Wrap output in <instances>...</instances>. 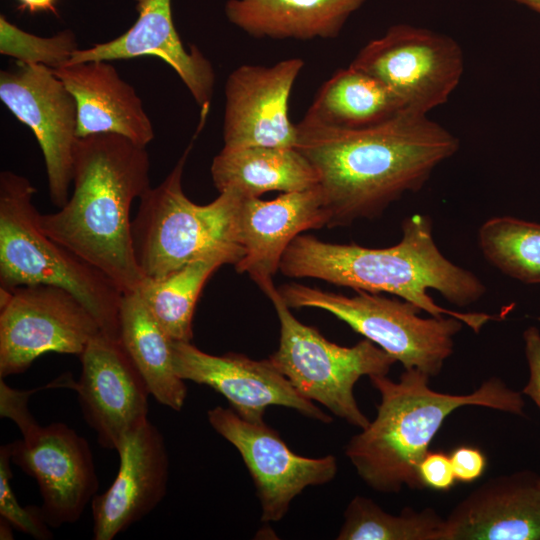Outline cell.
<instances>
[{"label":"cell","mask_w":540,"mask_h":540,"mask_svg":"<svg viewBox=\"0 0 540 540\" xmlns=\"http://www.w3.org/2000/svg\"><path fill=\"white\" fill-rule=\"evenodd\" d=\"M296 127V149L319 176L328 227L380 215L405 193L419 191L460 146L445 127L410 110L358 129L305 119Z\"/></svg>","instance_id":"1"},{"label":"cell","mask_w":540,"mask_h":540,"mask_svg":"<svg viewBox=\"0 0 540 540\" xmlns=\"http://www.w3.org/2000/svg\"><path fill=\"white\" fill-rule=\"evenodd\" d=\"M146 147L112 133L78 138L68 201L58 212L38 215L50 238L104 273L123 294L137 292L145 279L130 209L151 187Z\"/></svg>","instance_id":"2"},{"label":"cell","mask_w":540,"mask_h":540,"mask_svg":"<svg viewBox=\"0 0 540 540\" xmlns=\"http://www.w3.org/2000/svg\"><path fill=\"white\" fill-rule=\"evenodd\" d=\"M402 239L387 248L333 244L311 235H298L285 250L279 270L294 278H316L356 291L393 294L431 316H453L475 333L495 317L463 313L435 303L428 290L438 291L449 302L468 306L486 292L472 272L448 260L437 247L432 221L413 214L402 223Z\"/></svg>","instance_id":"3"},{"label":"cell","mask_w":540,"mask_h":540,"mask_svg":"<svg viewBox=\"0 0 540 540\" xmlns=\"http://www.w3.org/2000/svg\"><path fill=\"white\" fill-rule=\"evenodd\" d=\"M430 376L405 369L398 382L387 375L369 377L380 394L377 415L345 447L360 478L373 490L397 493L404 486L424 489L419 465L444 420L464 406H480L523 415L522 393L492 377L468 394L437 392Z\"/></svg>","instance_id":"4"},{"label":"cell","mask_w":540,"mask_h":540,"mask_svg":"<svg viewBox=\"0 0 540 540\" xmlns=\"http://www.w3.org/2000/svg\"><path fill=\"white\" fill-rule=\"evenodd\" d=\"M206 116L201 114L197 133L167 177L139 198L132 220V239L145 278H163L210 254H224L234 265L244 255L240 212L245 197L227 190L214 201L199 205L183 191L184 166Z\"/></svg>","instance_id":"5"},{"label":"cell","mask_w":540,"mask_h":540,"mask_svg":"<svg viewBox=\"0 0 540 540\" xmlns=\"http://www.w3.org/2000/svg\"><path fill=\"white\" fill-rule=\"evenodd\" d=\"M35 193L26 177L0 173V288L62 287L86 306L104 334L119 340L123 293L104 273L41 229L32 200Z\"/></svg>","instance_id":"6"},{"label":"cell","mask_w":540,"mask_h":540,"mask_svg":"<svg viewBox=\"0 0 540 540\" xmlns=\"http://www.w3.org/2000/svg\"><path fill=\"white\" fill-rule=\"evenodd\" d=\"M265 294L280 321L279 347L268 359L303 397L364 429L370 421L357 404L354 385L362 376L387 375L396 360L368 339L352 347L328 341L293 316L275 286Z\"/></svg>","instance_id":"7"},{"label":"cell","mask_w":540,"mask_h":540,"mask_svg":"<svg viewBox=\"0 0 540 540\" xmlns=\"http://www.w3.org/2000/svg\"><path fill=\"white\" fill-rule=\"evenodd\" d=\"M278 290L289 308L325 310L379 346L405 369H418L430 377L441 372L453 353L454 336L463 326L453 316L422 318V310L409 301L365 291L348 297L295 282Z\"/></svg>","instance_id":"8"},{"label":"cell","mask_w":540,"mask_h":540,"mask_svg":"<svg viewBox=\"0 0 540 540\" xmlns=\"http://www.w3.org/2000/svg\"><path fill=\"white\" fill-rule=\"evenodd\" d=\"M0 377L21 374L46 353L80 356L101 331L68 290L48 284L0 288Z\"/></svg>","instance_id":"9"},{"label":"cell","mask_w":540,"mask_h":540,"mask_svg":"<svg viewBox=\"0 0 540 540\" xmlns=\"http://www.w3.org/2000/svg\"><path fill=\"white\" fill-rule=\"evenodd\" d=\"M383 82L407 110L427 115L446 103L464 72V54L448 35L395 24L350 63Z\"/></svg>","instance_id":"10"},{"label":"cell","mask_w":540,"mask_h":540,"mask_svg":"<svg viewBox=\"0 0 540 540\" xmlns=\"http://www.w3.org/2000/svg\"><path fill=\"white\" fill-rule=\"evenodd\" d=\"M0 99L33 132L43 154L50 200L63 207L71 194L78 140L73 95L49 67L17 62L16 68L0 72Z\"/></svg>","instance_id":"11"},{"label":"cell","mask_w":540,"mask_h":540,"mask_svg":"<svg viewBox=\"0 0 540 540\" xmlns=\"http://www.w3.org/2000/svg\"><path fill=\"white\" fill-rule=\"evenodd\" d=\"M20 432L9 443L11 461L36 480L45 522L51 528L77 522L99 487L87 440L65 423L42 426L36 419Z\"/></svg>","instance_id":"12"},{"label":"cell","mask_w":540,"mask_h":540,"mask_svg":"<svg viewBox=\"0 0 540 540\" xmlns=\"http://www.w3.org/2000/svg\"><path fill=\"white\" fill-rule=\"evenodd\" d=\"M211 427L240 453L256 488L263 522L280 521L306 487L332 481L336 457L309 458L294 453L264 420L250 422L232 408L207 412Z\"/></svg>","instance_id":"13"},{"label":"cell","mask_w":540,"mask_h":540,"mask_svg":"<svg viewBox=\"0 0 540 540\" xmlns=\"http://www.w3.org/2000/svg\"><path fill=\"white\" fill-rule=\"evenodd\" d=\"M173 359L181 379L214 389L247 421H263L266 408L272 405L294 409L325 424L333 420L299 394L269 359L253 360L233 352L211 355L190 342L175 340Z\"/></svg>","instance_id":"14"},{"label":"cell","mask_w":540,"mask_h":540,"mask_svg":"<svg viewBox=\"0 0 540 540\" xmlns=\"http://www.w3.org/2000/svg\"><path fill=\"white\" fill-rule=\"evenodd\" d=\"M304 67L301 58L271 66L244 64L225 83V148H296L297 127L289 118V98Z\"/></svg>","instance_id":"15"},{"label":"cell","mask_w":540,"mask_h":540,"mask_svg":"<svg viewBox=\"0 0 540 540\" xmlns=\"http://www.w3.org/2000/svg\"><path fill=\"white\" fill-rule=\"evenodd\" d=\"M75 391L83 418L105 449L117 450L148 419L147 386L120 340L100 332L81 353Z\"/></svg>","instance_id":"16"},{"label":"cell","mask_w":540,"mask_h":540,"mask_svg":"<svg viewBox=\"0 0 540 540\" xmlns=\"http://www.w3.org/2000/svg\"><path fill=\"white\" fill-rule=\"evenodd\" d=\"M116 451L118 473L91 502L94 540H112L126 531L155 509L167 491L166 443L149 419L124 435Z\"/></svg>","instance_id":"17"},{"label":"cell","mask_w":540,"mask_h":540,"mask_svg":"<svg viewBox=\"0 0 540 540\" xmlns=\"http://www.w3.org/2000/svg\"><path fill=\"white\" fill-rule=\"evenodd\" d=\"M138 13L132 26L118 37L76 50L67 65L89 61L158 57L179 76L201 108H209L215 87L211 62L198 47L187 49L174 25L171 0H134Z\"/></svg>","instance_id":"18"},{"label":"cell","mask_w":540,"mask_h":540,"mask_svg":"<svg viewBox=\"0 0 540 540\" xmlns=\"http://www.w3.org/2000/svg\"><path fill=\"white\" fill-rule=\"evenodd\" d=\"M330 220L318 186L287 192L270 201L244 198L240 212L243 257L235 264L266 293L274 287L272 277L280 267L289 244L302 232L319 229Z\"/></svg>","instance_id":"19"},{"label":"cell","mask_w":540,"mask_h":540,"mask_svg":"<svg viewBox=\"0 0 540 540\" xmlns=\"http://www.w3.org/2000/svg\"><path fill=\"white\" fill-rule=\"evenodd\" d=\"M444 540H540L539 477L490 479L450 512Z\"/></svg>","instance_id":"20"},{"label":"cell","mask_w":540,"mask_h":540,"mask_svg":"<svg viewBox=\"0 0 540 540\" xmlns=\"http://www.w3.org/2000/svg\"><path fill=\"white\" fill-rule=\"evenodd\" d=\"M73 95L78 138L112 133L147 146L154 129L133 86L109 61H89L53 70Z\"/></svg>","instance_id":"21"},{"label":"cell","mask_w":540,"mask_h":540,"mask_svg":"<svg viewBox=\"0 0 540 540\" xmlns=\"http://www.w3.org/2000/svg\"><path fill=\"white\" fill-rule=\"evenodd\" d=\"M366 0H228L227 20L254 38L311 40L339 36Z\"/></svg>","instance_id":"22"},{"label":"cell","mask_w":540,"mask_h":540,"mask_svg":"<svg viewBox=\"0 0 540 540\" xmlns=\"http://www.w3.org/2000/svg\"><path fill=\"white\" fill-rule=\"evenodd\" d=\"M213 183L220 192L233 190L245 198L280 191H303L319 185L310 161L296 148H225L213 158Z\"/></svg>","instance_id":"23"},{"label":"cell","mask_w":540,"mask_h":540,"mask_svg":"<svg viewBox=\"0 0 540 540\" xmlns=\"http://www.w3.org/2000/svg\"><path fill=\"white\" fill-rule=\"evenodd\" d=\"M119 340L156 401L180 411L185 381L174 366L173 339L156 322L138 292L123 294Z\"/></svg>","instance_id":"24"},{"label":"cell","mask_w":540,"mask_h":540,"mask_svg":"<svg viewBox=\"0 0 540 540\" xmlns=\"http://www.w3.org/2000/svg\"><path fill=\"white\" fill-rule=\"evenodd\" d=\"M404 110L402 101L383 82L350 64L322 84L303 119L358 129L382 123Z\"/></svg>","instance_id":"25"},{"label":"cell","mask_w":540,"mask_h":540,"mask_svg":"<svg viewBox=\"0 0 540 540\" xmlns=\"http://www.w3.org/2000/svg\"><path fill=\"white\" fill-rule=\"evenodd\" d=\"M232 264L224 254H210L189 262L160 279L145 278L138 289L149 312L175 341L190 342L195 307L209 277Z\"/></svg>","instance_id":"26"},{"label":"cell","mask_w":540,"mask_h":540,"mask_svg":"<svg viewBox=\"0 0 540 540\" xmlns=\"http://www.w3.org/2000/svg\"><path fill=\"white\" fill-rule=\"evenodd\" d=\"M445 519L434 509L405 508L399 515L357 495L347 505L337 540H444Z\"/></svg>","instance_id":"27"},{"label":"cell","mask_w":540,"mask_h":540,"mask_svg":"<svg viewBox=\"0 0 540 540\" xmlns=\"http://www.w3.org/2000/svg\"><path fill=\"white\" fill-rule=\"evenodd\" d=\"M478 243L486 260L502 273L529 284H540V224L494 217L482 224Z\"/></svg>","instance_id":"28"},{"label":"cell","mask_w":540,"mask_h":540,"mask_svg":"<svg viewBox=\"0 0 540 540\" xmlns=\"http://www.w3.org/2000/svg\"><path fill=\"white\" fill-rule=\"evenodd\" d=\"M75 33L64 29L50 37L26 32L6 16H0V53L24 64L44 65L52 70L64 67L78 50Z\"/></svg>","instance_id":"29"},{"label":"cell","mask_w":540,"mask_h":540,"mask_svg":"<svg viewBox=\"0 0 540 540\" xmlns=\"http://www.w3.org/2000/svg\"><path fill=\"white\" fill-rule=\"evenodd\" d=\"M10 444L0 448V516L6 519L13 528L37 539L53 538L50 526L45 522L40 506L22 507L13 492L10 481L11 470Z\"/></svg>","instance_id":"30"},{"label":"cell","mask_w":540,"mask_h":540,"mask_svg":"<svg viewBox=\"0 0 540 540\" xmlns=\"http://www.w3.org/2000/svg\"><path fill=\"white\" fill-rule=\"evenodd\" d=\"M76 381L70 373H65L45 386L31 390H16L7 385L4 378L0 377V415L2 418H9L20 429L35 418L28 408L29 398L32 394L43 389L69 388L75 389Z\"/></svg>","instance_id":"31"},{"label":"cell","mask_w":540,"mask_h":540,"mask_svg":"<svg viewBox=\"0 0 540 540\" xmlns=\"http://www.w3.org/2000/svg\"><path fill=\"white\" fill-rule=\"evenodd\" d=\"M420 478L425 488L449 490L456 481L450 456L442 452H428L419 465Z\"/></svg>","instance_id":"32"},{"label":"cell","mask_w":540,"mask_h":540,"mask_svg":"<svg viewBox=\"0 0 540 540\" xmlns=\"http://www.w3.org/2000/svg\"><path fill=\"white\" fill-rule=\"evenodd\" d=\"M529 379L522 390L540 409V331L534 326L523 333Z\"/></svg>","instance_id":"33"},{"label":"cell","mask_w":540,"mask_h":540,"mask_svg":"<svg viewBox=\"0 0 540 540\" xmlns=\"http://www.w3.org/2000/svg\"><path fill=\"white\" fill-rule=\"evenodd\" d=\"M455 479L470 483L481 477L486 468V457L480 449L470 446L455 448L449 455Z\"/></svg>","instance_id":"34"},{"label":"cell","mask_w":540,"mask_h":540,"mask_svg":"<svg viewBox=\"0 0 540 540\" xmlns=\"http://www.w3.org/2000/svg\"><path fill=\"white\" fill-rule=\"evenodd\" d=\"M18 9L30 14L52 13L57 15L58 0H15Z\"/></svg>","instance_id":"35"},{"label":"cell","mask_w":540,"mask_h":540,"mask_svg":"<svg viewBox=\"0 0 540 540\" xmlns=\"http://www.w3.org/2000/svg\"><path fill=\"white\" fill-rule=\"evenodd\" d=\"M12 525L4 518H0V539L10 540L13 539Z\"/></svg>","instance_id":"36"},{"label":"cell","mask_w":540,"mask_h":540,"mask_svg":"<svg viewBox=\"0 0 540 540\" xmlns=\"http://www.w3.org/2000/svg\"><path fill=\"white\" fill-rule=\"evenodd\" d=\"M518 4L524 5L534 12L540 14V0H510Z\"/></svg>","instance_id":"37"},{"label":"cell","mask_w":540,"mask_h":540,"mask_svg":"<svg viewBox=\"0 0 540 540\" xmlns=\"http://www.w3.org/2000/svg\"><path fill=\"white\" fill-rule=\"evenodd\" d=\"M539 484H540V477H539Z\"/></svg>","instance_id":"38"}]
</instances>
